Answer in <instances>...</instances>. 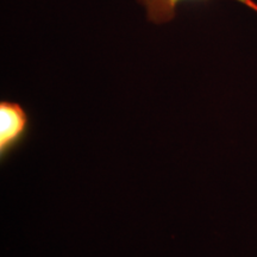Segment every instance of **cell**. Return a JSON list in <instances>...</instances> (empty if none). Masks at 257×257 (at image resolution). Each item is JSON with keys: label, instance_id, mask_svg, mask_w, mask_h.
Listing matches in <instances>:
<instances>
[{"label": "cell", "instance_id": "cell-1", "mask_svg": "<svg viewBox=\"0 0 257 257\" xmlns=\"http://www.w3.org/2000/svg\"><path fill=\"white\" fill-rule=\"evenodd\" d=\"M30 118L25 108L15 101L0 102V159L5 161L25 142L30 133Z\"/></svg>", "mask_w": 257, "mask_h": 257}, {"label": "cell", "instance_id": "cell-2", "mask_svg": "<svg viewBox=\"0 0 257 257\" xmlns=\"http://www.w3.org/2000/svg\"><path fill=\"white\" fill-rule=\"evenodd\" d=\"M148 9V16L156 23L170 21L175 15V9L182 0H141ZM257 11V5L253 0H237Z\"/></svg>", "mask_w": 257, "mask_h": 257}]
</instances>
